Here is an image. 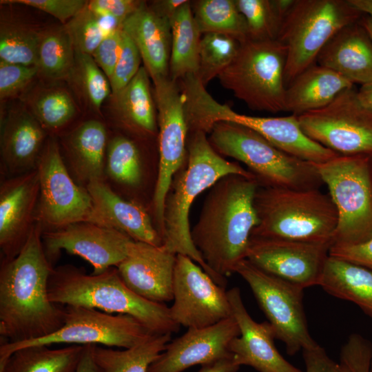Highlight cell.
Returning a JSON list of instances; mask_svg holds the SVG:
<instances>
[{
    "label": "cell",
    "instance_id": "obj_1",
    "mask_svg": "<svg viewBox=\"0 0 372 372\" xmlns=\"http://www.w3.org/2000/svg\"><path fill=\"white\" fill-rule=\"evenodd\" d=\"M37 222L21 251L0 268V337L3 342L43 338L64 323L65 308L50 301L48 281L53 270Z\"/></svg>",
    "mask_w": 372,
    "mask_h": 372
},
{
    "label": "cell",
    "instance_id": "obj_2",
    "mask_svg": "<svg viewBox=\"0 0 372 372\" xmlns=\"http://www.w3.org/2000/svg\"><path fill=\"white\" fill-rule=\"evenodd\" d=\"M259 186L254 177L232 174L221 178L210 187L191 229L195 247L223 287L246 259L252 231L258 224L254 198Z\"/></svg>",
    "mask_w": 372,
    "mask_h": 372
},
{
    "label": "cell",
    "instance_id": "obj_3",
    "mask_svg": "<svg viewBox=\"0 0 372 372\" xmlns=\"http://www.w3.org/2000/svg\"><path fill=\"white\" fill-rule=\"evenodd\" d=\"M187 161L175 175L164 207L163 245L175 254L190 258L218 284L191 236L189 214L192 203L221 178L237 174L256 178L248 169L225 159L211 146L207 134H188Z\"/></svg>",
    "mask_w": 372,
    "mask_h": 372
},
{
    "label": "cell",
    "instance_id": "obj_4",
    "mask_svg": "<svg viewBox=\"0 0 372 372\" xmlns=\"http://www.w3.org/2000/svg\"><path fill=\"white\" fill-rule=\"evenodd\" d=\"M48 295L57 304L130 316L154 334H172L180 327L172 319L169 307L136 294L125 284L115 267L99 274H87L70 265L53 269Z\"/></svg>",
    "mask_w": 372,
    "mask_h": 372
},
{
    "label": "cell",
    "instance_id": "obj_5",
    "mask_svg": "<svg viewBox=\"0 0 372 372\" xmlns=\"http://www.w3.org/2000/svg\"><path fill=\"white\" fill-rule=\"evenodd\" d=\"M254 206L258 224L251 237L331 246L338 212L329 194L319 189L259 186Z\"/></svg>",
    "mask_w": 372,
    "mask_h": 372
},
{
    "label": "cell",
    "instance_id": "obj_6",
    "mask_svg": "<svg viewBox=\"0 0 372 372\" xmlns=\"http://www.w3.org/2000/svg\"><path fill=\"white\" fill-rule=\"evenodd\" d=\"M185 92L186 119L191 132L207 134L218 122H231L256 131L281 151L307 162L320 164L340 156L309 138L294 114L260 117L239 114L215 100L196 79L187 85Z\"/></svg>",
    "mask_w": 372,
    "mask_h": 372
},
{
    "label": "cell",
    "instance_id": "obj_7",
    "mask_svg": "<svg viewBox=\"0 0 372 372\" xmlns=\"http://www.w3.org/2000/svg\"><path fill=\"white\" fill-rule=\"evenodd\" d=\"M209 134L213 148L244 163L260 186L307 189L323 184L314 163L286 154L248 127L220 121Z\"/></svg>",
    "mask_w": 372,
    "mask_h": 372
},
{
    "label": "cell",
    "instance_id": "obj_8",
    "mask_svg": "<svg viewBox=\"0 0 372 372\" xmlns=\"http://www.w3.org/2000/svg\"><path fill=\"white\" fill-rule=\"evenodd\" d=\"M362 13L348 0H295L282 20L277 40L286 48V87L316 63L327 43Z\"/></svg>",
    "mask_w": 372,
    "mask_h": 372
},
{
    "label": "cell",
    "instance_id": "obj_9",
    "mask_svg": "<svg viewBox=\"0 0 372 372\" xmlns=\"http://www.w3.org/2000/svg\"><path fill=\"white\" fill-rule=\"evenodd\" d=\"M286 58V48L277 39L247 40L218 78L251 110L285 111Z\"/></svg>",
    "mask_w": 372,
    "mask_h": 372
},
{
    "label": "cell",
    "instance_id": "obj_10",
    "mask_svg": "<svg viewBox=\"0 0 372 372\" xmlns=\"http://www.w3.org/2000/svg\"><path fill=\"white\" fill-rule=\"evenodd\" d=\"M314 165L338 212L331 245L367 240L372 236V158L338 156Z\"/></svg>",
    "mask_w": 372,
    "mask_h": 372
},
{
    "label": "cell",
    "instance_id": "obj_11",
    "mask_svg": "<svg viewBox=\"0 0 372 372\" xmlns=\"http://www.w3.org/2000/svg\"><path fill=\"white\" fill-rule=\"evenodd\" d=\"M154 335L134 318L111 314L79 306H65L63 325L56 331L37 340L0 344V365L16 350L31 345L54 344H95L124 349L136 345Z\"/></svg>",
    "mask_w": 372,
    "mask_h": 372
},
{
    "label": "cell",
    "instance_id": "obj_12",
    "mask_svg": "<svg viewBox=\"0 0 372 372\" xmlns=\"http://www.w3.org/2000/svg\"><path fill=\"white\" fill-rule=\"evenodd\" d=\"M297 118L309 138L338 155L372 158V110L360 103L353 86Z\"/></svg>",
    "mask_w": 372,
    "mask_h": 372
},
{
    "label": "cell",
    "instance_id": "obj_13",
    "mask_svg": "<svg viewBox=\"0 0 372 372\" xmlns=\"http://www.w3.org/2000/svg\"><path fill=\"white\" fill-rule=\"evenodd\" d=\"M235 273L248 284L276 338L285 344L289 355L318 344L307 327L303 288L266 273L247 259L239 262Z\"/></svg>",
    "mask_w": 372,
    "mask_h": 372
},
{
    "label": "cell",
    "instance_id": "obj_14",
    "mask_svg": "<svg viewBox=\"0 0 372 372\" xmlns=\"http://www.w3.org/2000/svg\"><path fill=\"white\" fill-rule=\"evenodd\" d=\"M157 110L158 172L152 199L157 229L163 238L164 207L173 179L187 158L188 127L186 96L178 82L169 76L153 81Z\"/></svg>",
    "mask_w": 372,
    "mask_h": 372
},
{
    "label": "cell",
    "instance_id": "obj_15",
    "mask_svg": "<svg viewBox=\"0 0 372 372\" xmlns=\"http://www.w3.org/2000/svg\"><path fill=\"white\" fill-rule=\"evenodd\" d=\"M37 169L39 178L37 222L43 231L90 221L93 212L91 196L85 187L74 182L54 141H49L43 147Z\"/></svg>",
    "mask_w": 372,
    "mask_h": 372
},
{
    "label": "cell",
    "instance_id": "obj_16",
    "mask_svg": "<svg viewBox=\"0 0 372 372\" xmlns=\"http://www.w3.org/2000/svg\"><path fill=\"white\" fill-rule=\"evenodd\" d=\"M173 321L199 329L231 317L227 291L188 256L177 254L173 280Z\"/></svg>",
    "mask_w": 372,
    "mask_h": 372
},
{
    "label": "cell",
    "instance_id": "obj_17",
    "mask_svg": "<svg viewBox=\"0 0 372 372\" xmlns=\"http://www.w3.org/2000/svg\"><path fill=\"white\" fill-rule=\"evenodd\" d=\"M331 245L251 237L246 259L258 268L303 289L319 285Z\"/></svg>",
    "mask_w": 372,
    "mask_h": 372
},
{
    "label": "cell",
    "instance_id": "obj_18",
    "mask_svg": "<svg viewBox=\"0 0 372 372\" xmlns=\"http://www.w3.org/2000/svg\"><path fill=\"white\" fill-rule=\"evenodd\" d=\"M132 240L118 230L90 222H78L42 233L44 251L52 265L65 250L88 262L93 274L116 267L126 257Z\"/></svg>",
    "mask_w": 372,
    "mask_h": 372
},
{
    "label": "cell",
    "instance_id": "obj_19",
    "mask_svg": "<svg viewBox=\"0 0 372 372\" xmlns=\"http://www.w3.org/2000/svg\"><path fill=\"white\" fill-rule=\"evenodd\" d=\"M39 178L37 168L3 180L0 187L1 260L15 258L37 223Z\"/></svg>",
    "mask_w": 372,
    "mask_h": 372
},
{
    "label": "cell",
    "instance_id": "obj_20",
    "mask_svg": "<svg viewBox=\"0 0 372 372\" xmlns=\"http://www.w3.org/2000/svg\"><path fill=\"white\" fill-rule=\"evenodd\" d=\"M238 335L239 329L232 316L210 327L187 329L167 344L149 372H182L193 366L217 362L231 355L230 342Z\"/></svg>",
    "mask_w": 372,
    "mask_h": 372
},
{
    "label": "cell",
    "instance_id": "obj_21",
    "mask_svg": "<svg viewBox=\"0 0 372 372\" xmlns=\"http://www.w3.org/2000/svg\"><path fill=\"white\" fill-rule=\"evenodd\" d=\"M227 296L239 329V335L231 340L229 349L238 365L251 366L258 372H304L279 353L271 324L257 322L251 317L238 287L227 291Z\"/></svg>",
    "mask_w": 372,
    "mask_h": 372
},
{
    "label": "cell",
    "instance_id": "obj_22",
    "mask_svg": "<svg viewBox=\"0 0 372 372\" xmlns=\"http://www.w3.org/2000/svg\"><path fill=\"white\" fill-rule=\"evenodd\" d=\"M176 254L163 245L132 240L124 260L116 267L125 284L140 296L156 302L173 300Z\"/></svg>",
    "mask_w": 372,
    "mask_h": 372
},
{
    "label": "cell",
    "instance_id": "obj_23",
    "mask_svg": "<svg viewBox=\"0 0 372 372\" xmlns=\"http://www.w3.org/2000/svg\"><path fill=\"white\" fill-rule=\"evenodd\" d=\"M85 188L93 205L90 223L118 230L134 241L163 245L161 236L142 206L123 199L104 180L92 181Z\"/></svg>",
    "mask_w": 372,
    "mask_h": 372
},
{
    "label": "cell",
    "instance_id": "obj_24",
    "mask_svg": "<svg viewBox=\"0 0 372 372\" xmlns=\"http://www.w3.org/2000/svg\"><path fill=\"white\" fill-rule=\"evenodd\" d=\"M316 63L353 84L372 83V39L360 20L338 31L320 52Z\"/></svg>",
    "mask_w": 372,
    "mask_h": 372
},
{
    "label": "cell",
    "instance_id": "obj_25",
    "mask_svg": "<svg viewBox=\"0 0 372 372\" xmlns=\"http://www.w3.org/2000/svg\"><path fill=\"white\" fill-rule=\"evenodd\" d=\"M122 29L137 46L152 81L169 76L172 43L170 20L143 3L125 19Z\"/></svg>",
    "mask_w": 372,
    "mask_h": 372
},
{
    "label": "cell",
    "instance_id": "obj_26",
    "mask_svg": "<svg viewBox=\"0 0 372 372\" xmlns=\"http://www.w3.org/2000/svg\"><path fill=\"white\" fill-rule=\"evenodd\" d=\"M44 138V129L32 114L25 110L12 112L3 125L1 138L6 170L14 176L35 169Z\"/></svg>",
    "mask_w": 372,
    "mask_h": 372
},
{
    "label": "cell",
    "instance_id": "obj_27",
    "mask_svg": "<svg viewBox=\"0 0 372 372\" xmlns=\"http://www.w3.org/2000/svg\"><path fill=\"white\" fill-rule=\"evenodd\" d=\"M353 86L351 81L338 73L316 63L286 87L285 111L299 116L320 109Z\"/></svg>",
    "mask_w": 372,
    "mask_h": 372
},
{
    "label": "cell",
    "instance_id": "obj_28",
    "mask_svg": "<svg viewBox=\"0 0 372 372\" xmlns=\"http://www.w3.org/2000/svg\"><path fill=\"white\" fill-rule=\"evenodd\" d=\"M319 286L335 298L353 302L372 319V270L329 255Z\"/></svg>",
    "mask_w": 372,
    "mask_h": 372
},
{
    "label": "cell",
    "instance_id": "obj_29",
    "mask_svg": "<svg viewBox=\"0 0 372 372\" xmlns=\"http://www.w3.org/2000/svg\"><path fill=\"white\" fill-rule=\"evenodd\" d=\"M107 134L104 125L89 120L79 125L68 141L71 169L76 179L85 186L103 180Z\"/></svg>",
    "mask_w": 372,
    "mask_h": 372
},
{
    "label": "cell",
    "instance_id": "obj_30",
    "mask_svg": "<svg viewBox=\"0 0 372 372\" xmlns=\"http://www.w3.org/2000/svg\"><path fill=\"white\" fill-rule=\"evenodd\" d=\"M149 75L144 66L120 92L114 94L116 110L122 121L143 136L158 130L156 107L150 90Z\"/></svg>",
    "mask_w": 372,
    "mask_h": 372
},
{
    "label": "cell",
    "instance_id": "obj_31",
    "mask_svg": "<svg viewBox=\"0 0 372 372\" xmlns=\"http://www.w3.org/2000/svg\"><path fill=\"white\" fill-rule=\"evenodd\" d=\"M172 43L169 77L178 82L184 77L196 75L201 33L187 1L170 20Z\"/></svg>",
    "mask_w": 372,
    "mask_h": 372
},
{
    "label": "cell",
    "instance_id": "obj_32",
    "mask_svg": "<svg viewBox=\"0 0 372 372\" xmlns=\"http://www.w3.org/2000/svg\"><path fill=\"white\" fill-rule=\"evenodd\" d=\"M31 345L14 351L0 365V372H76L85 345L70 344L60 349Z\"/></svg>",
    "mask_w": 372,
    "mask_h": 372
},
{
    "label": "cell",
    "instance_id": "obj_33",
    "mask_svg": "<svg viewBox=\"0 0 372 372\" xmlns=\"http://www.w3.org/2000/svg\"><path fill=\"white\" fill-rule=\"evenodd\" d=\"M171 335L154 334L123 350L93 344V358L101 372H149L152 364L171 341Z\"/></svg>",
    "mask_w": 372,
    "mask_h": 372
},
{
    "label": "cell",
    "instance_id": "obj_34",
    "mask_svg": "<svg viewBox=\"0 0 372 372\" xmlns=\"http://www.w3.org/2000/svg\"><path fill=\"white\" fill-rule=\"evenodd\" d=\"M193 13L201 34H225L240 43L248 40L247 24L236 0L197 1Z\"/></svg>",
    "mask_w": 372,
    "mask_h": 372
},
{
    "label": "cell",
    "instance_id": "obj_35",
    "mask_svg": "<svg viewBox=\"0 0 372 372\" xmlns=\"http://www.w3.org/2000/svg\"><path fill=\"white\" fill-rule=\"evenodd\" d=\"M76 53L64 27L56 28L41 34L38 68L45 76L61 79L74 68Z\"/></svg>",
    "mask_w": 372,
    "mask_h": 372
},
{
    "label": "cell",
    "instance_id": "obj_36",
    "mask_svg": "<svg viewBox=\"0 0 372 372\" xmlns=\"http://www.w3.org/2000/svg\"><path fill=\"white\" fill-rule=\"evenodd\" d=\"M240 45L237 40L225 34H203L200 42L196 76L205 87L231 63Z\"/></svg>",
    "mask_w": 372,
    "mask_h": 372
},
{
    "label": "cell",
    "instance_id": "obj_37",
    "mask_svg": "<svg viewBox=\"0 0 372 372\" xmlns=\"http://www.w3.org/2000/svg\"><path fill=\"white\" fill-rule=\"evenodd\" d=\"M105 171L118 183L136 187L143 179V165L139 150L132 140L114 137L109 143Z\"/></svg>",
    "mask_w": 372,
    "mask_h": 372
},
{
    "label": "cell",
    "instance_id": "obj_38",
    "mask_svg": "<svg viewBox=\"0 0 372 372\" xmlns=\"http://www.w3.org/2000/svg\"><path fill=\"white\" fill-rule=\"evenodd\" d=\"M41 34L23 25L2 24L0 28V60L37 66Z\"/></svg>",
    "mask_w": 372,
    "mask_h": 372
},
{
    "label": "cell",
    "instance_id": "obj_39",
    "mask_svg": "<svg viewBox=\"0 0 372 372\" xmlns=\"http://www.w3.org/2000/svg\"><path fill=\"white\" fill-rule=\"evenodd\" d=\"M63 27L70 37L75 52L90 55L109 32L122 28L114 21L94 13L87 5Z\"/></svg>",
    "mask_w": 372,
    "mask_h": 372
},
{
    "label": "cell",
    "instance_id": "obj_40",
    "mask_svg": "<svg viewBox=\"0 0 372 372\" xmlns=\"http://www.w3.org/2000/svg\"><path fill=\"white\" fill-rule=\"evenodd\" d=\"M236 3L245 18L248 40L277 39L284 18L273 0H236Z\"/></svg>",
    "mask_w": 372,
    "mask_h": 372
},
{
    "label": "cell",
    "instance_id": "obj_41",
    "mask_svg": "<svg viewBox=\"0 0 372 372\" xmlns=\"http://www.w3.org/2000/svg\"><path fill=\"white\" fill-rule=\"evenodd\" d=\"M33 115L43 129L56 130L74 115L76 108L70 96L63 90L43 93L33 104Z\"/></svg>",
    "mask_w": 372,
    "mask_h": 372
},
{
    "label": "cell",
    "instance_id": "obj_42",
    "mask_svg": "<svg viewBox=\"0 0 372 372\" xmlns=\"http://www.w3.org/2000/svg\"><path fill=\"white\" fill-rule=\"evenodd\" d=\"M76 53V69L82 90L89 102L99 109L110 93V81L92 55Z\"/></svg>",
    "mask_w": 372,
    "mask_h": 372
},
{
    "label": "cell",
    "instance_id": "obj_43",
    "mask_svg": "<svg viewBox=\"0 0 372 372\" xmlns=\"http://www.w3.org/2000/svg\"><path fill=\"white\" fill-rule=\"evenodd\" d=\"M123 30V29H122ZM142 58L130 37L123 30L121 52L110 83L113 94L123 89L141 68Z\"/></svg>",
    "mask_w": 372,
    "mask_h": 372
},
{
    "label": "cell",
    "instance_id": "obj_44",
    "mask_svg": "<svg viewBox=\"0 0 372 372\" xmlns=\"http://www.w3.org/2000/svg\"><path fill=\"white\" fill-rule=\"evenodd\" d=\"M372 344L358 333L351 334L340 351V362L350 372H369Z\"/></svg>",
    "mask_w": 372,
    "mask_h": 372
},
{
    "label": "cell",
    "instance_id": "obj_45",
    "mask_svg": "<svg viewBox=\"0 0 372 372\" xmlns=\"http://www.w3.org/2000/svg\"><path fill=\"white\" fill-rule=\"evenodd\" d=\"M39 71L37 66H27L0 60L1 99L18 93L33 79Z\"/></svg>",
    "mask_w": 372,
    "mask_h": 372
},
{
    "label": "cell",
    "instance_id": "obj_46",
    "mask_svg": "<svg viewBox=\"0 0 372 372\" xmlns=\"http://www.w3.org/2000/svg\"><path fill=\"white\" fill-rule=\"evenodd\" d=\"M3 3H20L43 10L63 23H67L87 5L84 0H10Z\"/></svg>",
    "mask_w": 372,
    "mask_h": 372
},
{
    "label": "cell",
    "instance_id": "obj_47",
    "mask_svg": "<svg viewBox=\"0 0 372 372\" xmlns=\"http://www.w3.org/2000/svg\"><path fill=\"white\" fill-rule=\"evenodd\" d=\"M143 3L134 0H92L87 8L98 16L114 21L122 27L125 19Z\"/></svg>",
    "mask_w": 372,
    "mask_h": 372
},
{
    "label": "cell",
    "instance_id": "obj_48",
    "mask_svg": "<svg viewBox=\"0 0 372 372\" xmlns=\"http://www.w3.org/2000/svg\"><path fill=\"white\" fill-rule=\"evenodd\" d=\"M122 32V28H118L109 32L92 54L95 62L109 80L120 55Z\"/></svg>",
    "mask_w": 372,
    "mask_h": 372
},
{
    "label": "cell",
    "instance_id": "obj_49",
    "mask_svg": "<svg viewBox=\"0 0 372 372\" xmlns=\"http://www.w3.org/2000/svg\"><path fill=\"white\" fill-rule=\"evenodd\" d=\"M329 255L372 270V236L359 243L331 245Z\"/></svg>",
    "mask_w": 372,
    "mask_h": 372
},
{
    "label": "cell",
    "instance_id": "obj_50",
    "mask_svg": "<svg viewBox=\"0 0 372 372\" xmlns=\"http://www.w3.org/2000/svg\"><path fill=\"white\" fill-rule=\"evenodd\" d=\"M305 364L304 372H350L340 362L331 359L320 345L302 350Z\"/></svg>",
    "mask_w": 372,
    "mask_h": 372
},
{
    "label": "cell",
    "instance_id": "obj_51",
    "mask_svg": "<svg viewBox=\"0 0 372 372\" xmlns=\"http://www.w3.org/2000/svg\"><path fill=\"white\" fill-rule=\"evenodd\" d=\"M187 1V0L154 1L150 7L161 15L171 20L178 9Z\"/></svg>",
    "mask_w": 372,
    "mask_h": 372
},
{
    "label": "cell",
    "instance_id": "obj_52",
    "mask_svg": "<svg viewBox=\"0 0 372 372\" xmlns=\"http://www.w3.org/2000/svg\"><path fill=\"white\" fill-rule=\"evenodd\" d=\"M240 366L231 354L217 362L203 366L198 372H236Z\"/></svg>",
    "mask_w": 372,
    "mask_h": 372
},
{
    "label": "cell",
    "instance_id": "obj_53",
    "mask_svg": "<svg viewBox=\"0 0 372 372\" xmlns=\"http://www.w3.org/2000/svg\"><path fill=\"white\" fill-rule=\"evenodd\" d=\"M93 344L85 345L84 352L76 372H101L92 354Z\"/></svg>",
    "mask_w": 372,
    "mask_h": 372
},
{
    "label": "cell",
    "instance_id": "obj_54",
    "mask_svg": "<svg viewBox=\"0 0 372 372\" xmlns=\"http://www.w3.org/2000/svg\"><path fill=\"white\" fill-rule=\"evenodd\" d=\"M357 95L360 103L372 110V83L362 85L357 90Z\"/></svg>",
    "mask_w": 372,
    "mask_h": 372
},
{
    "label": "cell",
    "instance_id": "obj_55",
    "mask_svg": "<svg viewBox=\"0 0 372 372\" xmlns=\"http://www.w3.org/2000/svg\"><path fill=\"white\" fill-rule=\"evenodd\" d=\"M349 2L362 14L372 19V0H348Z\"/></svg>",
    "mask_w": 372,
    "mask_h": 372
},
{
    "label": "cell",
    "instance_id": "obj_56",
    "mask_svg": "<svg viewBox=\"0 0 372 372\" xmlns=\"http://www.w3.org/2000/svg\"><path fill=\"white\" fill-rule=\"evenodd\" d=\"M360 23L372 39V19L369 17H362L360 19Z\"/></svg>",
    "mask_w": 372,
    "mask_h": 372
},
{
    "label": "cell",
    "instance_id": "obj_57",
    "mask_svg": "<svg viewBox=\"0 0 372 372\" xmlns=\"http://www.w3.org/2000/svg\"><path fill=\"white\" fill-rule=\"evenodd\" d=\"M369 372H372V354H371V362H370Z\"/></svg>",
    "mask_w": 372,
    "mask_h": 372
}]
</instances>
